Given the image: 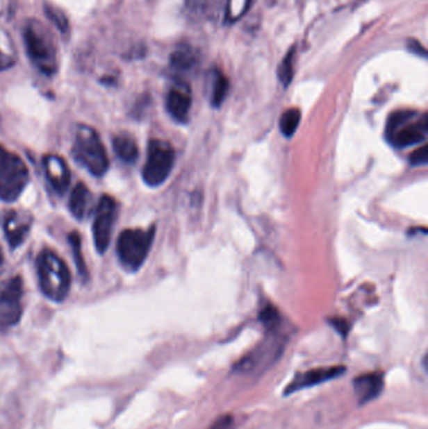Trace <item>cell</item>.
<instances>
[{
  "mask_svg": "<svg viewBox=\"0 0 428 429\" xmlns=\"http://www.w3.org/2000/svg\"><path fill=\"white\" fill-rule=\"evenodd\" d=\"M422 364H423V369H425V371H427V355H425V357H423V362H422Z\"/></svg>",
  "mask_w": 428,
  "mask_h": 429,
  "instance_id": "4dcf8cb0",
  "label": "cell"
},
{
  "mask_svg": "<svg viewBox=\"0 0 428 429\" xmlns=\"http://www.w3.org/2000/svg\"><path fill=\"white\" fill-rule=\"evenodd\" d=\"M113 149H115L117 156L120 157L124 162L133 163L138 157L136 141L129 135H118L115 137Z\"/></svg>",
  "mask_w": 428,
  "mask_h": 429,
  "instance_id": "ac0fdd59",
  "label": "cell"
},
{
  "mask_svg": "<svg viewBox=\"0 0 428 429\" xmlns=\"http://www.w3.org/2000/svg\"><path fill=\"white\" fill-rule=\"evenodd\" d=\"M116 214L117 203L115 199L108 195L102 196L98 202L93 221V237L99 254H104L110 246V235Z\"/></svg>",
  "mask_w": 428,
  "mask_h": 429,
  "instance_id": "ba28073f",
  "label": "cell"
},
{
  "mask_svg": "<svg viewBox=\"0 0 428 429\" xmlns=\"http://www.w3.org/2000/svg\"><path fill=\"white\" fill-rule=\"evenodd\" d=\"M252 1L253 0H227V8H225L227 22L233 23L240 19L241 17L249 10Z\"/></svg>",
  "mask_w": 428,
  "mask_h": 429,
  "instance_id": "44dd1931",
  "label": "cell"
},
{
  "mask_svg": "<svg viewBox=\"0 0 428 429\" xmlns=\"http://www.w3.org/2000/svg\"><path fill=\"white\" fill-rule=\"evenodd\" d=\"M40 290L48 299L62 301L71 289V274L65 261L52 250H43L37 259Z\"/></svg>",
  "mask_w": 428,
  "mask_h": 429,
  "instance_id": "6da1fadb",
  "label": "cell"
},
{
  "mask_svg": "<svg viewBox=\"0 0 428 429\" xmlns=\"http://www.w3.org/2000/svg\"><path fill=\"white\" fill-rule=\"evenodd\" d=\"M407 48H409V52L413 53L415 56H420L422 58H426V57H427V53H426L425 47L422 46L421 43H420V42H417V40H409V43H407Z\"/></svg>",
  "mask_w": 428,
  "mask_h": 429,
  "instance_id": "f1b7e54d",
  "label": "cell"
},
{
  "mask_svg": "<svg viewBox=\"0 0 428 429\" xmlns=\"http://www.w3.org/2000/svg\"><path fill=\"white\" fill-rule=\"evenodd\" d=\"M32 228V216L24 214L22 211H13L8 214L4 230L7 235V240L10 247L19 246L23 241L26 240Z\"/></svg>",
  "mask_w": 428,
  "mask_h": 429,
  "instance_id": "9a60e30c",
  "label": "cell"
},
{
  "mask_svg": "<svg viewBox=\"0 0 428 429\" xmlns=\"http://www.w3.org/2000/svg\"><path fill=\"white\" fill-rule=\"evenodd\" d=\"M29 183V171L19 156L0 144V199L15 201Z\"/></svg>",
  "mask_w": 428,
  "mask_h": 429,
  "instance_id": "5b68a950",
  "label": "cell"
},
{
  "mask_svg": "<svg viewBox=\"0 0 428 429\" xmlns=\"http://www.w3.org/2000/svg\"><path fill=\"white\" fill-rule=\"evenodd\" d=\"M383 387V378L377 373H367L354 378L353 380V389L359 405L370 403L373 399L379 397Z\"/></svg>",
  "mask_w": 428,
  "mask_h": 429,
  "instance_id": "4fadbf2b",
  "label": "cell"
},
{
  "mask_svg": "<svg viewBox=\"0 0 428 429\" xmlns=\"http://www.w3.org/2000/svg\"><path fill=\"white\" fill-rule=\"evenodd\" d=\"M26 54L33 65L44 74L57 71V48L52 33L38 20L32 19L23 29Z\"/></svg>",
  "mask_w": 428,
  "mask_h": 429,
  "instance_id": "7a4b0ae2",
  "label": "cell"
},
{
  "mask_svg": "<svg viewBox=\"0 0 428 429\" xmlns=\"http://www.w3.org/2000/svg\"><path fill=\"white\" fill-rule=\"evenodd\" d=\"M415 117L417 115L406 119L403 124L392 131L387 136L389 142L393 143L398 149L425 142L428 133L427 115H422L417 121H415Z\"/></svg>",
  "mask_w": 428,
  "mask_h": 429,
  "instance_id": "9c48e42d",
  "label": "cell"
},
{
  "mask_svg": "<svg viewBox=\"0 0 428 429\" xmlns=\"http://www.w3.org/2000/svg\"><path fill=\"white\" fill-rule=\"evenodd\" d=\"M155 237V228L149 230L129 228L121 233L117 240V255L121 264L130 271L142 267Z\"/></svg>",
  "mask_w": 428,
  "mask_h": 429,
  "instance_id": "277c9868",
  "label": "cell"
},
{
  "mask_svg": "<svg viewBox=\"0 0 428 429\" xmlns=\"http://www.w3.org/2000/svg\"><path fill=\"white\" fill-rule=\"evenodd\" d=\"M233 417L231 414H224V416L219 417L213 426L210 427V429H230V427L233 426Z\"/></svg>",
  "mask_w": 428,
  "mask_h": 429,
  "instance_id": "4316f807",
  "label": "cell"
},
{
  "mask_svg": "<svg viewBox=\"0 0 428 429\" xmlns=\"http://www.w3.org/2000/svg\"><path fill=\"white\" fill-rule=\"evenodd\" d=\"M281 351L279 344L264 343L252 351L249 355L242 358L240 362L235 367V371L239 373H252L258 369L261 364H268V362H274L278 355V351Z\"/></svg>",
  "mask_w": 428,
  "mask_h": 429,
  "instance_id": "5bb4252c",
  "label": "cell"
},
{
  "mask_svg": "<svg viewBox=\"0 0 428 429\" xmlns=\"http://www.w3.org/2000/svg\"><path fill=\"white\" fill-rule=\"evenodd\" d=\"M191 93L186 85H179L171 88L166 98V108L170 116L180 124H186L191 110Z\"/></svg>",
  "mask_w": 428,
  "mask_h": 429,
  "instance_id": "7c38bea8",
  "label": "cell"
},
{
  "mask_svg": "<svg viewBox=\"0 0 428 429\" xmlns=\"http://www.w3.org/2000/svg\"><path fill=\"white\" fill-rule=\"evenodd\" d=\"M23 283L19 276L0 284V328L13 326L22 318Z\"/></svg>",
  "mask_w": 428,
  "mask_h": 429,
  "instance_id": "52a82bcc",
  "label": "cell"
},
{
  "mask_svg": "<svg viewBox=\"0 0 428 429\" xmlns=\"http://www.w3.org/2000/svg\"><path fill=\"white\" fill-rule=\"evenodd\" d=\"M3 260H4V256H3V251H1V249H0V265H1Z\"/></svg>",
  "mask_w": 428,
  "mask_h": 429,
  "instance_id": "1f68e13d",
  "label": "cell"
},
{
  "mask_svg": "<svg viewBox=\"0 0 428 429\" xmlns=\"http://www.w3.org/2000/svg\"><path fill=\"white\" fill-rule=\"evenodd\" d=\"M73 155L92 175L104 176L108 169V157L97 132L90 126H78L73 144Z\"/></svg>",
  "mask_w": 428,
  "mask_h": 429,
  "instance_id": "3957f363",
  "label": "cell"
},
{
  "mask_svg": "<svg viewBox=\"0 0 428 429\" xmlns=\"http://www.w3.org/2000/svg\"><path fill=\"white\" fill-rule=\"evenodd\" d=\"M260 320L269 330H274L279 326V312L272 305H266L260 312Z\"/></svg>",
  "mask_w": 428,
  "mask_h": 429,
  "instance_id": "d4e9b609",
  "label": "cell"
},
{
  "mask_svg": "<svg viewBox=\"0 0 428 429\" xmlns=\"http://www.w3.org/2000/svg\"><path fill=\"white\" fill-rule=\"evenodd\" d=\"M46 14L47 17L49 19L52 20L54 23V26L58 28L60 32H68V28H69V23L67 20V17L65 14L62 13L60 10H58L57 8L53 7V6H46Z\"/></svg>",
  "mask_w": 428,
  "mask_h": 429,
  "instance_id": "cb8c5ba5",
  "label": "cell"
},
{
  "mask_svg": "<svg viewBox=\"0 0 428 429\" xmlns=\"http://www.w3.org/2000/svg\"><path fill=\"white\" fill-rule=\"evenodd\" d=\"M13 58H10L6 53L0 51V72L7 71L13 65Z\"/></svg>",
  "mask_w": 428,
  "mask_h": 429,
  "instance_id": "f546056e",
  "label": "cell"
},
{
  "mask_svg": "<svg viewBox=\"0 0 428 429\" xmlns=\"http://www.w3.org/2000/svg\"><path fill=\"white\" fill-rule=\"evenodd\" d=\"M331 324L343 338H345L349 333V324L343 319H331Z\"/></svg>",
  "mask_w": 428,
  "mask_h": 429,
  "instance_id": "83f0119b",
  "label": "cell"
},
{
  "mask_svg": "<svg viewBox=\"0 0 428 429\" xmlns=\"http://www.w3.org/2000/svg\"><path fill=\"white\" fill-rule=\"evenodd\" d=\"M294 59H295V49L292 48L289 53H286L281 65H279L278 77L284 87H288L292 83V79L294 77Z\"/></svg>",
  "mask_w": 428,
  "mask_h": 429,
  "instance_id": "7402d4cb",
  "label": "cell"
},
{
  "mask_svg": "<svg viewBox=\"0 0 428 429\" xmlns=\"http://www.w3.org/2000/svg\"><path fill=\"white\" fill-rule=\"evenodd\" d=\"M43 167L52 189L63 195L71 183V172L65 160L56 155H48L43 160Z\"/></svg>",
  "mask_w": 428,
  "mask_h": 429,
  "instance_id": "8fae6325",
  "label": "cell"
},
{
  "mask_svg": "<svg viewBox=\"0 0 428 429\" xmlns=\"http://www.w3.org/2000/svg\"><path fill=\"white\" fill-rule=\"evenodd\" d=\"M344 373H345L344 365H334V367L317 368V369H311L302 374H297L293 379L292 383L286 387V394H292L294 392L325 383L334 378L342 377Z\"/></svg>",
  "mask_w": 428,
  "mask_h": 429,
  "instance_id": "30bf717a",
  "label": "cell"
},
{
  "mask_svg": "<svg viewBox=\"0 0 428 429\" xmlns=\"http://www.w3.org/2000/svg\"><path fill=\"white\" fill-rule=\"evenodd\" d=\"M300 111L298 108H290L284 112L280 117V131L286 137H292L300 124Z\"/></svg>",
  "mask_w": 428,
  "mask_h": 429,
  "instance_id": "ffe728a7",
  "label": "cell"
},
{
  "mask_svg": "<svg viewBox=\"0 0 428 429\" xmlns=\"http://www.w3.org/2000/svg\"><path fill=\"white\" fill-rule=\"evenodd\" d=\"M175 150L166 141L152 140L143 167V181L149 186H160L169 178L175 165Z\"/></svg>",
  "mask_w": 428,
  "mask_h": 429,
  "instance_id": "8992f818",
  "label": "cell"
},
{
  "mask_svg": "<svg viewBox=\"0 0 428 429\" xmlns=\"http://www.w3.org/2000/svg\"><path fill=\"white\" fill-rule=\"evenodd\" d=\"M90 203H91L90 190L85 183H77L72 191L71 199H69V210L72 214L78 220L85 219L87 211L90 208Z\"/></svg>",
  "mask_w": 428,
  "mask_h": 429,
  "instance_id": "2e32d148",
  "label": "cell"
},
{
  "mask_svg": "<svg viewBox=\"0 0 428 429\" xmlns=\"http://www.w3.org/2000/svg\"><path fill=\"white\" fill-rule=\"evenodd\" d=\"M229 92V79L219 71H215L213 79V91H211V104L213 107H220L225 101Z\"/></svg>",
  "mask_w": 428,
  "mask_h": 429,
  "instance_id": "d6986e66",
  "label": "cell"
},
{
  "mask_svg": "<svg viewBox=\"0 0 428 429\" xmlns=\"http://www.w3.org/2000/svg\"><path fill=\"white\" fill-rule=\"evenodd\" d=\"M170 65L177 72L191 71L197 65V52L188 44H181L171 54Z\"/></svg>",
  "mask_w": 428,
  "mask_h": 429,
  "instance_id": "e0dca14e",
  "label": "cell"
},
{
  "mask_svg": "<svg viewBox=\"0 0 428 429\" xmlns=\"http://www.w3.org/2000/svg\"><path fill=\"white\" fill-rule=\"evenodd\" d=\"M428 162V146L422 144L420 149L413 151L409 156V163L412 166H425Z\"/></svg>",
  "mask_w": 428,
  "mask_h": 429,
  "instance_id": "484cf974",
  "label": "cell"
},
{
  "mask_svg": "<svg viewBox=\"0 0 428 429\" xmlns=\"http://www.w3.org/2000/svg\"><path fill=\"white\" fill-rule=\"evenodd\" d=\"M69 242H71L72 251L74 254V261H76V267L78 269V273L87 279L88 278V270L85 267V261L83 259V254H82V242H81V237L78 233H73L69 235Z\"/></svg>",
  "mask_w": 428,
  "mask_h": 429,
  "instance_id": "603a6c76",
  "label": "cell"
}]
</instances>
